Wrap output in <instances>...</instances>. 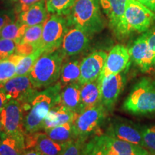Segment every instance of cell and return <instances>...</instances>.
<instances>
[{
  "label": "cell",
  "mask_w": 155,
  "mask_h": 155,
  "mask_svg": "<svg viewBox=\"0 0 155 155\" xmlns=\"http://www.w3.org/2000/svg\"><path fill=\"white\" fill-rule=\"evenodd\" d=\"M76 0H47V10L51 14L67 15L71 12Z\"/></svg>",
  "instance_id": "f546056e"
},
{
  "label": "cell",
  "mask_w": 155,
  "mask_h": 155,
  "mask_svg": "<svg viewBox=\"0 0 155 155\" xmlns=\"http://www.w3.org/2000/svg\"><path fill=\"white\" fill-rule=\"evenodd\" d=\"M128 50L131 61L142 73L149 72L154 66L155 53L147 43L144 33L136 39Z\"/></svg>",
  "instance_id": "9a60e30c"
},
{
  "label": "cell",
  "mask_w": 155,
  "mask_h": 155,
  "mask_svg": "<svg viewBox=\"0 0 155 155\" xmlns=\"http://www.w3.org/2000/svg\"><path fill=\"white\" fill-rule=\"evenodd\" d=\"M3 132L13 137H25L24 114L22 104L9 100L0 112Z\"/></svg>",
  "instance_id": "30bf717a"
},
{
  "label": "cell",
  "mask_w": 155,
  "mask_h": 155,
  "mask_svg": "<svg viewBox=\"0 0 155 155\" xmlns=\"http://www.w3.org/2000/svg\"><path fill=\"white\" fill-rule=\"evenodd\" d=\"M65 58L61 50L42 54L29 73L33 86L36 88H42L55 84L60 78Z\"/></svg>",
  "instance_id": "277c9868"
},
{
  "label": "cell",
  "mask_w": 155,
  "mask_h": 155,
  "mask_svg": "<svg viewBox=\"0 0 155 155\" xmlns=\"http://www.w3.org/2000/svg\"><path fill=\"white\" fill-rule=\"evenodd\" d=\"M154 70H155V61H154Z\"/></svg>",
  "instance_id": "60d3db41"
},
{
  "label": "cell",
  "mask_w": 155,
  "mask_h": 155,
  "mask_svg": "<svg viewBox=\"0 0 155 155\" xmlns=\"http://www.w3.org/2000/svg\"><path fill=\"white\" fill-rule=\"evenodd\" d=\"M78 115V114L68 108L58 104V106H54L45 118L42 130L45 131L68 122H75Z\"/></svg>",
  "instance_id": "d6986e66"
},
{
  "label": "cell",
  "mask_w": 155,
  "mask_h": 155,
  "mask_svg": "<svg viewBox=\"0 0 155 155\" xmlns=\"http://www.w3.org/2000/svg\"><path fill=\"white\" fill-rule=\"evenodd\" d=\"M22 56L15 53L8 58L0 60V85L16 76L17 65Z\"/></svg>",
  "instance_id": "484cf974"
},
{
  "label": "cell",
  "mask_w": 155,
  "mask_h": 155,
  "mask_svg": "<svg viewBox=\"0 0 155 155\" xmlns=\"http://www.w3.org/2000/svg\"><path fill=\"white\" fill-rule=\"evenodd\" d=\"M14 15L10 12L5 10L0 11V33L6 25L12 22H14Z\"/></svg>",
  "instance_id": "836d02e7"
},
{
  "label": "cell",
  "mask_w": 155,
  "mask_h": 155,
  "mask_svg": "<svg viewBox=\"0 0 155 155\" xmlns=\"http://www.w3.org/2000/svg\"><path fill=\"white\" fill-rule=\"evenodd\" d=\"M3 129H2V121H1V117H0V135L2 133Z\"/></svg>",
  "instance_id": "ab89813d"
},
{
  "label": "cell",
  "mask_w": 155,
  "mask_h": 155,
  "mask_svg": "<svg viewBox=\"0 0 155 155\" xmlns=\"http://www.w3.org/2000/svg\"><path fill=\"white\" fill-rule=\"evenodd\" d=\"M44 53V50L41 48H39L32 53L29 54L28 55L22 56V58L19 60V63L17 65L16 76L29 75L31 70L33 68L35 63Z\"/></svg>",
  "instance_id": "83f0119b"
},
{
  "label": "cell",
  "mask_w": 155,
  "mask_h": 155,
  "mask_svg": "<svg viewBox=\"0 0 155 155\" xmlns=\"http://www.w3.org/2000/svg\"><path fill=\"white\" fill-rule=\"evenodd\" d=\"M151 155H155V154H151Z\"/></svg>",
  "instance_id": "7bdbcfd3"
},
{
  "label": "cell",
  "mask_w": 155,
  "mask_h": 155,
  "mask_svg": "<svg viewBox=\"0 0 155 155\" xmlns=\"http://www.w3.org/2000/svg\"><path fill=\"white\" fill-rule=\"evenodd\" d=\"M155 22V13L136 0H127L124 14L125 36L144 33Z\"/></svg>",
  "instance_id": "8992f818"
},
{
  "label": "cell",
  "mask_w": 155,
  "mask_h": 155,
  "mask_svg": "<svg viewBox=\"0 0 155 155\" xmlns=\"http://www.w3.org/2000/svg\"><path fill=\"white\" fill-rule=\"evenodd\" d=\"M106 134L143 147L142 126L131 120L114 117L110 120Z\"/></svg>",
  "instance_id": "9c48e42d"
},
{
  "label": "cell",
  "mask_w": 155,
  "mask_h": 155,
  "mask_svg": "<svg viewBox=\"0 0 155 155\" xmlns=\"http://www.w3.org/2000/svg\"><path fill=\"white\" fill-rule=\"evenodd\" d=\"M25 150V137H13L2 131L0 135V155H22Z\"/></svg>",
  "instance_id": "603a6c76"
},
{
  "label": "cell",
  "mask_w": 155,
  "mask_h": 155,
  "mask_svg": "<svg viewBox=\"0 0 155 155\" xmlns=\"http://www.w3.org/2000/svg\"><path fill=\"white\" fill-rule=\"evenodd\" d=\"M9 100H16L21 104L29 101L38 90L33 86L29 75H18L0 85Z\"/></svg>",
  "instance_id": "7c38bea8"
},
{
  "label": "cell",
  "mask_w": 155,
  "mask_h": 155,
  "mask_svg": "<svg viewBox=\"0 0 155 155\" xmlns=\"http://www.w3.org/2000/svg\"><path fill=\"white\" fill-rule=\"evenodd\" d=\"M81 76V63L77 60L63 63L61 68L59 83L63 88L72 83L79 82Z\"/></svg>",
  "instance_id": "d4e9b609"
},
{
  "label": "cell",
  "mask_w": 155,
  "mask_h": 155,
  "mask_svg": "<svg viewBox=\"0 0 155 155\" xmlns=\"http://www.w3.org/2000/svg\"><path fill=\"white\" fill-rule=\"evenodd\" d=\"M50 139L58 142H68L78 138L75 122H68L45 130Z\"/></svg>",
  "instance_id": "cb8c5ba5"
},
{
  "label": "cell",
  "mask_w": 155,
  "mask_h": 155,
  "mask_svg": "<svg viewBox=\"0 0 155 155\" xmlns=\"http://www.w3.org/2000/svg\"><path fill=\"white\" fill-rule=\"evenodd\" d=\"M148 7L153 12L155 13V0H136Z\"/></svg>",
  "instance_id": "8d00e7d4"
},
{
  "label": "cell",
  "mask_w": 155,
  "mask_h": 155,
  "mask_svg": "<svg viewBox=\"0 0 155 155\" xmlns=\"http://www.w3.org/2000/svg\"><path fill=\"white\" fill-rule=\"evenodd\" d=\"M68 32L67 20L62 15L53 14L43 25L40 48L45 53L53 52L61 47Z\"/></svg>",
  "instance_id": "52a82bcc"
},
{
  "label": "cell",
  "mask_w": 155,
  "mask_h": 155,
  "mask_svg": "<svg viewBox=\"0 0 155 155\" xmlns=\"http://www.w3.org/2000/svg\"><path fill=\"white\" fill-rule=\"evenodd\" d=\"M28 27L27 25L17 19L15 22L14 21L9 23L2 30L0 38L9 39L19 44Z\"/></svg>",
  "instance_id": "4316f807"
},
{
  "label": "cell",
  "mask_w": 155,
  "mask_h": 155,
  "mask_svg": "<svg viewBox=\"0 0 155 155\" xmlns=\"http://www.w3.org/2000/svg\"><path fill=\"white\" fill-rule=\"evenodd\" d=\"M70 22L89 35L104 28L99 0H76L71 9Z\"/></svg>",
  "instance_id": "5b68a950"
},
{
  "label": "cell",
  "mask_w": 155,
  "mask_h": 155,
  "mask_svg": "<svg viewBox=\"0 0 155 155\" xmlns=\"http://www.w3.org/2000/svg\"><path fill=\"white\" fill-rule=\"evenodd\" d=\"M12 1H15V2H17V0H12Z\"/></svg>",
  "instance_id": "b9f144b4"
},
{
  "label": "cell",
  "mask_w": 155,
  "mask_h": 155,
  "mask_svg": "<svg viewBox=\"0 0 155 155\" xmlns=\"http://www.w3.org/2000/svg\"><path fill=\"white\" fill-rule=\"evenodd\" d=\"M8 98L6 96L5 93L3 91V90L0 88V112H1L2 108L5 107L7 102L9 101Z\"/></svg>",
  "instance_id": "74e56055"
},
{
  "label": "cell",
  "mask_w": 155,
  "mask_h": 155,
  "mask_svg": "<svg viewBox=\"0 0 155 155\" xmlns=\"http://www.w3.org/2000/svg\"><path fill=\"white\" fill-rule=\"evenodd\" d=\"M83 155H151L144 147L114 138L107 134L95 135L86 141Z\"/></svg>",
  "instance_id": "3957f363"
},
{
  "label": "cell",
  "mask_w": 155,
  "mask_h": 155,
  "mask_svg": "<svg viewBox=\"0 0 155 155\" xmlns=\"http://www.w3.org/2000/svg\"><path fill=\"white\" fill-rule=\"evenodd\" d=\"M144 35L149 46L155 53V27L147 30Z\"/></svg>",
  "instance_id": "d590c367"
},
{
  "label": "cell",
  "mask_w": 155,
  "mask_h": 155,
  "mask_svg": "<svg viewBox=\"0 0 155 155\" xmlns=\"http://www.w3.org/2000/svg\"><path fill=\"white\" fill-rule=\"evenodd\" d=\"M81 102L83 111L101 104V81H96L81 85Z\"/></svg>",
  "instance_id": "7402d4cb"
},
{
  "label": "cell",
  "mask_w": 155,
  "mask_h": 155,
  "mask_svg": "<svg viewBox=\"0 0 155 155\" xmlns=\"http://www.w3.org/2000/svg\"><path fill=\"white\" fill-rule=\"evenodd\" d=\"M100 5L109 20V25L119 38H126L124 14L127 0H99Z\"/></svg>",
  "instance_id": "5bb4252c"
},
{
  "label": "cell",
  "mask_w": 155,
  "mask_h": 155,
  "mask_svg": "<svg viewBox=\"0 0 155 155\" xmlns=\"http://www.w3.org/2000/svg\"><path fill=\"white\" fill-rule=\"evenodd\" d=\"M143 147L151 154H155V125L142 126Z\"/></svg>",
  "instance_id": "4dcf8cb0"
},
{
  "label": "cell",
  "mask_w": 155,
  "mask_h": 155,
  "mask_svg": "<svg viewBox=\"0 0 155 155\" xmlns=\"http://www.w3.org/2000/svg\"><path fill=\"white\" fill-rule=\"evenodd\" d=\"M130 58L127 48L121 44L116 45L107 55L104 69L98 80L101 81L107 75L118 74L129 68Z\"/></svg>",
  "instance_id": "2e32d148"
},
{
  "label": "cell",
  "mask_w": 155,
  "mask_h": 155,
  "mask_svg": "<svg viewBox=\"0 0 155 155\" xmlns=\"http://www.w3.org/2000/svg\"><path fill=\"white\" fill-rule=\"evenodd\" d=\"M61 89L59 83H55L42 91L35 93L28 102L22 104L25 134L42 130L45 118L59 104Z\"/></svg>",
  "instance_id": "6da1fadb"
},
{
  "label": "cell",
  "mask_w": 155,
  "mask_h": 155,
  "mask_svg": "<svg viewBox=\"0 0 155 155\" xmlns=\"http://www.w3.org/2000/svg\"><path fill=\"white\" fill-rule=\"evenodd\" d=\"M89 35L80 28L71 29L64 37L61 51L66 56H74L83 53L89 45Z\"/></svg>",
  "instance_id": "ac0fdd59"
},
{
  "label": "cell",
  "mask_w": 155,
  "mask_h": 155,
  "mask_svg": "<svg viewBox=\"0 0 155 155\" xmlns=\"http://www.w3.org/2000/svg\"><path fill=\"white\" fill-rule=\"evenodd\" d=\"M81 85L79 82L72 83L61 89L60 102L58 104L80 114L83 112L81 102Z\"/></svg>",
  "instance_id": "ffe728a7"
},
{
  "label": "cell",
  "mask_w": 155,
  "mask_h": 155,
  "mask_svg": "<svg viewBox=\"0 0 155 155\" xmlns=\"http://www.w3.org/2000/svg\"><path fill=\"white\" fill-rule=\"evenodd\" d=\"M122 108L134 115L155 114V79L143 77L133 86Z\"/></svg>",
  "instance_id": "7a4b0ae2"
},
{
  "label": "cell",
  "mask_w": 155,
  "mask_h": 155,
  "mask_svg": "<svg viewBox=\"0 0 155 155\" xmlns=\"http://www.w3.org/2000/svg\"><path fill=\"white\" fill-rule=\"evenodd\" d=\"M48 12L45 0H40L27 11L19 13L17 19L29 27L43 24L48 18Z\"/></svg>",
  "instance_id": "44dd1931"
},
{
  "label": "cell",
  "mask_w": 155,
  "mask_h": 155,
  "mask_svg": "<svg viewBox=\"0 0 155 155\" xmlns=\"http://www.w3.org/2000/svg\"><path fill=\"white\" fill-rule=\"evenodd\" d=\"M40 0H17V12L18 13L24 12L30 8L32 5Z\"/></svg>",
  "instance_id": "e575fe53"
},
{
  "label": "cell",
  "mask_w": 155,
  "mask_h": 155,
  "mask_svg": "<svg viewBox=\"0 0 155 155\" xmlns=\"http://www.w3.org/2000/svg\"><path fill=\"white\" fill-rule=\"evenodd\" d=\"M43 25L44 23L28 27L19 44L32 45L36 49L40 48Z\"/></svg>",
  "instance_id": "f1b7e54d"
},
{
  "label": "cell",
  "mask_w": 155,
  "mask_h": 155,
  "mask_svg": "<svg viewBox=\"0 0 155 155\" xmlns=\"http://www.w3.org/2000/svg\"><path fill=\"white\" fill-rule=\"evenodd\" d=\"M107 55V53L104 51H95L81 61V76L79 79L81 85L93 82L99 78Z\"/></svg>",
  "instance_id": "e0dca14e"
},
{
  "label": "cell",
  "mask_w": 155,
  "mask_h": 155,
  "mask_svg": "<svg viewBox=\"0 0 155 155\" xmlns=\"http://www.w3.org/2000/svg\"><path fill=\"white\" fill-rule=\"evenodd\" d=\"M127 68L118 74L109 75L101 81V104L107 111H111L127 83Z\"/></svg>",
  "instance_id": "8fae6325"
},
{
  "label": "cell",
  "mask_w": 155,
  "mask_h": 155,
  "mask_svg": "<svg viewBox=\"0 0 155 155\" xmlns=\"http://www.w3.org/2000/svg\"><path fill=\"white\" fill-rule=\"evenodd\" d=\"M22 155H43L42 153H40L38 151H37L35 149H30V150H26Z\"/></svg>",
  "instance_id": "f35d334b"
},
{
  "label": "cell",
  "mask_w": 155,
  "mask_h": 155,
  "mask_svg": "<svg viewBox=\"0 0 155 155\" xmlns=\"http://www.w3.org/2000/svg\"><path fill=\"white\" fill-rule=\"evenodd\" d=\"M18 44L12 40L0 38V60L8 58L16 53Z\"/></svg>",
  "instance_id": "1f68e13d"
},
{
  "label": "cell",
  "mask_w": 155,
  "mask_h": 155,
  "mask_svg": "<svg viewBox=\"0 0 155 155\" xmlns=\"http://www.w3.org/2000/svg\"><path fill=\"white\" fill-rule=\"evenodd\" d=\"M86 142L79 138L69 141L62 155H83V147Z\"/></svg>",
  "instance_id": "d6a6232c"
},
{
  "label": "cell",
  "mask_w": 155,
  "mask_h": 155,
  "mask_svg": "<svg viewBox=\"0 0 155 155\" xmlns=\"http://www.w3.org/2000/svg\"><path fill=\"white\" fill-rule=\"evenodd\" d=\"M68 143L54 141L45 133L40 131L25 135V149L34 148L43 155H62Z\"/></svg>",
  "instance_id": "4fadbf2b"
},
{
  "label": "cell",
  "mask_w": 155,
  "mask_h": 155,
  "mask_svg": "<svg viewBox=\"0 0 155 155\" xmlns=\"http://www.w3.org/2000/svg\"><path fill=\"white\" fill-rule=\"evenodd\" d=\"M107 113L102 104L81 112L75 121L78 138L86 141L95 134L105 121Z\"/></svg>",
  "instance_id": "ba28073f"
}]
</instances>
